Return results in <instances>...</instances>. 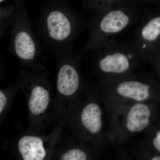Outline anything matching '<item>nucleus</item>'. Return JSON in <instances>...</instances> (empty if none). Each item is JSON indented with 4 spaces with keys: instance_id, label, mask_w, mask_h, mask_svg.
<instances>
[{
    "instance_id": "obj_7",
    "label": "nucleus",
    "mask_w": 160,
    "mask_h": 160,
    "mask_svg": "<svg viewBox=\"0 0 160 160\" xmlns=\"http://www.w3.org/2000/svg\"><path fill=\"white\" fill-rule=\"evenodd\" d=\"M12 26L10 51L23 61L34 59L39 52V47L26 12L23 9H16Z\"/></svg>"
},
{
    "instance_id": "obj_15",
    "label": "nucleus",
    "mask_w": 160,
    "mask_h": 160,
    "mask_svg": "<svg viewBox=\"0 0 160 160\" xmlns=\"http://www.w3.org/2000/svg\"><path fill=\"white\" fill-rule=\"evenodd\" d=\"M15 10L10 11L1 12V33L3 32L8 26L12 25L15 17Z\"/></svg>"
},
{
    "instance_id": "obj_12",
    "label": "nucleus",
    "mask_w": 160,
    "mask_h": 160,
    "mask_svg": "<svg viewBox=\"0 0 160 160\" xmlns=\"http://www.w3.org/2000/svg\"><path fill=\"white\" fill-rule=\"evenodd\" d=\"M49 101L48 91L40 86H37L32 90L29 99V110L32 114L39 115L47 109Z\"/></svg>"
},
{
    "instance_id": "obj_2",
    "label": "nucleus",
    "mask_w": 160,
    "mask_h": 160,
    "mask_svg": "<svg viewBox=\"0 0 160 160\" xmlns=\"http://www.w3.org/2000/svg\"><path fill=\"white\" fill-rule=\"evenodd\" d=\"M142 4L141 1L129 0L94 13L88 24V39L82 52L96 51L137 24L147 10Z\"/></svg>"
},
{
    "instance_id": "obj_14",
    "label": "nucleus",
    "mask_w": 160,
    "mask_h": 160,
    "mask_svg": "<svg viewBox=\"0 0 160 160\" xmlns=\"http://www.w3.org/2000/svg\"><path fill=\"white\" fill-rule=\"evenodd\" d=\"M88 155L85 151L80 149H70L62 155V160H86Z\"/></svg>"
},
{
    "instance_id": "obj_1",
    "label": "nucleus",
    "mask_w": 160,
    "mask_h": 160,
    "mask_svg": "<svg viewBox=\"0 0 160 160\" xmlns=\"http://www.w3.org/2000/svg\"><path fill=\"white\" fill-rule=\"evenodd\" d=\"M109 118L110 145L122 158L124 147L153 125L160 117L157 102L118 104L105 101Z\"/></svg>"
},
{
    "instance_id": "obj_8",
    "label": "nucleus",
    "mask_w": 160,
    "mask_h": 160,
    "mask_svg": "<svg viewBox=\"0 0 160 160\" xmlns=\"http://www.w3.org/2000/svg\"><path fill=\"white\" fill-rule=\"evenodd\" d=\"M80 120L83 129L88 133L93 136L103 137L102 111L98 103L91 102L86 104L81 112Z\"/></svg>"
},
{
    "instance_id": "obj_19",
    "label": "nucleus",
    "mask_w": 160,
    "mask_h": 160,
    "mask_svg": "<svg viewBox=\"0 0 160 160\" xmlns=\"http://www.w3.org/2000/svg\"><path fill=\"white\" fill-rule=\"evenodd\" d=\"M159 106H160V101L159 102Z\"/></svg>"
},
{
    "instance_id": "obj_5",
    "label": "nucleus",
    "mask_w": 160,
    "mask_h": 160,
    "mask_svg": "<svg viewBox=\"0 0 160 160\" xmlns=\"http://www.w3.org/2000/svg\"><path fill=\"white\" fill-rule=\"evenodd\" d=\"M83 23L77 14L53 9L43 14L41 29L43 38L50 45L62 48L71 42L82 29Z\"/></svg>"
},
{
    "instance_id": "obj_16",
    "label": "nucleus",
    "mask_w": 160,
    "mask_h": 160,
    "mask_svg": "<svg viewBox=\"0 0 160 160\" xmlns=\"http://www.w3.org/2000/svg\"><path fill=\"white\" fill-rule=\"evenodd\" d=\"M147 63L152 67V69L160 82V50L150 58Z\"/></svg>"
},
{
    "instance_id": "obj_17",
    "label": "nucleus",
    "mask_w": 160,
    "mask_h": 160,
    "mask_svg": "<svg viewBox=\"0 0 160 160\" xmlns=\"http://www.w3.org/2000/svg\"><path fill=\"white\" fill-rule=\"evenodd\" d=\"M7 102V98L6 96L2 91H0V112L3 111Z\"/></svg>"
},
{
    "instance_id": "obj_10",
    "label": "nucleus",
    "mask_w": 160,
    "mask_h": 160,
    "mask_svg": "<svg viewBox=\"0 0 160 160\" xmlns=\"http://www.w3.org/2000/svg\"><path fill=\"white\" fill-rule=\"evenodd\" d=\"M18 146L23 160H42L46 157L43 141L37 137H23L19 141Z\"/></svg>"
},
{
    "instance_id": "obj_11",
    "label": "nucleus",
    "mask_w": 160,
    "mask_h": 160,
    "mask_svg": "<svg viewBox=\"0 0 160 160\" xmlns=\"http://www.w3.org/2000/svg\"><path fill=\"white\" fill-rule=\"evenodd\" d=\"M135 140L141 147L148 151L160 154V117L148 130Z\"/></svg>"
},
{
    "instance_id": "obj_18",
    "label": "nucleus",
    "mask_w": 160,
    "mask_h": 160,
    "mask_svg": "<svg viewBox=\"0 0 160 160\" xmlns=\"http://www.w3.org/2000/svg\"><path fill=\"white\" fill-rule=\"evenodd\" d=\"M142 3L146 2H160V0H140Z\"/></svg>"
},
{
    "instance_id": "obj_9",
    "label": "nucleus",
    "mask_w": 160,
    "mask_h": 160,
    "mask_svg": "<svg viewBox=\"0 0 160 160\" xmlns=\"http://www.w3.org/2000/svg\"><path fill=\"white\" fill-rule=\"evenodd\" d=\"M80 85V76L72 65L65 64L60 68L58 75L57 88L60 93L65 96L74 94Z\"/></svg>"
},
{
    "instance_id": "obj_4",
    "label": "nucleus",
    "mask_w": 160,
    "mask_h": 160,
    "mask_svg": "<svg viewBox=\"0 0 160 160\" xmlns=\"http://www.w3.org/2000/svg\"><path fill=\"white\" fill-rule=\"evenodd\" d=\"M104 100L118 104L159 102L160 82L154 71H138L102 84Z\"/></svg>"
},
{
    "instance_id": "obj_3",
    "label": "nucleus",
    "mask_w": 160,
    "mask_h": 160,
    "mask_svg": "<svg viewBox=\"0 0 160 160\" xmlns=\"http://www.w3.org/2000/svg\"><path fill=\"white\" fill-rule=\"evenodd\" d=\"M94 52L102 84L113 82L131 74L146 62L132 39L116 40Z\"/></svg>"
},
{
    "instance_id": "obj_6",
    "label": "nucleus",
    "mask_w": 160,
    "mask_h": 160,
    "mask_svg": "<svg viewBox=\"0 0 160 160\" xmlns=\"http://www.w3.org/2000/svg\"><path fill=\"white\" fill-rule=\"evenodd\" d=\"M132 40L147 63L160 50V7L147 10L135 28Z\"/></svg>"
},
{
    "instance_id": "obj_13",
    "label": "nucleus",
    "mask_w": 160,
    "mask_h": 160,
    "mask_svg": "<svg viewBox=\"0 0 160 160\" xmlns=\"http://www.w3.org/2000/svg\"><path fill=\"white\" fill-rule=\"evenodd\" d=\"M129 0H90L88 8L94 13H97L110 6L122 4Z\"/></svg>"
}]
</instances>
